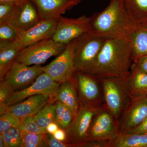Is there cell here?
<instances>
[{
    "instance_id": "cell-8",
    "label": "cell",
    "mask_w": 147,
    "mask_h": 147,
    "mask_svg": "<svg viewBox=\"0 0 147 147\" xmlns=\"http://www.w3.org/2000/svg\"><path fill=\"white\" fill-rule=\"evenodd\" d=\"M76 39L67 43L64 50L60 55L44 67V72L59 84L72 80L76 72L74 50Z\"/></svg>"
},
{
    "instance_id": "cell-9",
    "label": "cell",
    "mask_w": 147,
    "mask_h": 147,
    "mask_svg": "<svg viewBox=\"0 0 147 147\" xmlns=\"http://www.w3.org/2000/svg\"><path fill=\"white\" fill-rule=\"evenodd\" d=\"M60 84L53 81L50 76L43 72L31 85L23 89L15 91L3 102L9 107L19 103L29 97L39 94L45 95L53 99Z\"/></svg>"
},
{
    "instance_id": "cell-14",
    "label": "cell",
    "mask_w": 147,
    "mask_h": 147,
    "mask_svg": "<svg viewBox=\"0 0 147 147\" xmlns=\"http://www.w3.org/2000/svg\"><path fill=\"white\" fill-rule=\"evenodd\" d=\"M72 80L79 93L80 102L96 107L100 105L102 94L99 81L86 73L78 71L74 73Z\"/></svg>"
},
{
    "instance_id": "cell-22",
    "label": "cell",
    "mask_w": 147,
    "mask_h": 147,
    "mask_svg": "<svg viewBox=\"0 0 147 147\" xmlns=\"http://www.w3.org/2000/svg\"><path fill=\"white\" fill-rule=\"evenodd\" d=\"M108 147H147V134L119 132Z\"/></svg>"
},
{
    "instance_id": "cell-16",
    "label": "cell",
    "mask_w": 147,
    "mask_h": 147,
    "mask_svg": "<svg viewBox=\"0 0 147 147\" xmlns=\"http://www.w3.org/2000/svg\"><path fill=\"white\" fill-rule=\"evenodd\" d=\"M45 19H59L80 3L78 0H31Z\"/></svg>"
},
{
    "instance_id": "cell-12",
    "label": "cell",
    "mask_w": 147,
    "mask_h": 147,
    "mask_svg": "<svg viewBox=\"0 0 147 147\" xmlns=\"http://www.w3.org/2000/svg\"><path fill=\"white\" fill-rule=\"evenodd\" d=\"M43 72L44 67L41 65H28L15 61L5 74L3 80L9 84L15 91L31 85Z\"/></svg>"
},
{
    "instance_id": "cell-24",
    "label": "cell",
    "mask_w": 147,
    "mask_h": 147,
    "mask_svg": "<svg viewBox=\"0 0 147 147\" xmlns=\"http://www.w3.org/2000/svg\"><path fill=\"white\" fill-rule=\"evenodd\" d=\"M56 119L55 122L60 128L66 130L69 127L74 118V116L70 110L60 101H54Z\"/></svg>"
},
{
    "instance_id": "cell-29",
    "label": "cell",
    "mask_w": 147,
    "mask_h": 147,
    "mask_svg": "<svg viewBox=\"0 0 147 147\" xmlns=\"http://www.w3.org/2000/svg\"><path fill=\"white\" fill-rule=\"evenodd\" d=\"M21 119L6 113L1 115L0 118V134H3L11 128H19Z\"/></svg>"
},
{
    "instance_id": "cell-31",
    "label": "cell",
    "mask_w": 147,
    "mask_h": 147,
    "mask_svg": "<svg viewBox=\"0 0 147 147\" xmlns=\"http://www.w3.org/2000/svg\"><path fill=\"white\" fill-rule=\"evenodd\" d=\"M15 91L12 87L4 80L1 81L0 103H3Z\"/></svg>"
},
{
    "instance_id": "cell-23",
    "label": "cell",
    "mask_w": 147,
    "mask_h": 147,
    "mask_svg": "<svg viewBox=\"0 0 147 147\" xmlns=\"http://www.w3.org/2000/svg\"><path fill=\"white\" fill-rule=\"evenodd\" d=\"M17 45L13 42L5 46L0 47V79L3 80L5 74L16 61L21 51Z\"/></svg>"
},
{
    "instance_id": "cell-35",
    "label": "cell",
    "mask_w": 147,
    "mask_h": 147,
    "mask_svg": "<svg viewBox=\"0 0 147 147\" xmlns=\"http://www.w3.org/2000/svg\"><path fill=\"white\" fill-rule=\"evenodd\" d=\"M127 132L136 134H147V117L139 125Z\"/></svg>"
},
{
    "instance_id": "cell-4",
    "label": "cell",
    "mask_w": 147,
    "mask_h": 147,
    "mask_svg": "<svg viewBox=\"0 0 147 147\" xmlns=\"http://www.w3.org/2000/svg\"><path fill=\"white\" fill-rule=\"evenodd\" d=\"M119 133V121L116 120L105 104L98 106L94 115L86 141L106 143L113 141Z\"/></svg>"
},
{
    "instance_id": "cell-36",
    "label": "cell",
    "mask_w": 147,
    "mask_h": 147,
    "mask_svg": "<svg viewBox=\"0 0 147 147\" xmlns=\"http://www.w3.org/2000/svg\"><path fill=\"white\" fill-rule=\"evenodd\" d=\"M53 135L56 139L61 142H65L67 138L66 131L61 128L58 129Z\"/></svg>"
},
{
    "instance_id": "cell-32",
    "label": "cell",
    "mask_w": 147,
    "mask_h": 147,
    "mask_svg": "<svg viewBox=\"0 0 147 147\" xmlns=\"http://www.w3.org/2000/svg\"><path fill=\"white\" fill-rule=\"evenodd\" d=\"M16 4L10 2H0V23L5 21L7 17Z\"/></svg>"
},
{
    "instance_id": "cell-18",
    "label": "cell",
    "mask_w": 147,
    "mask_h": 147,
    "mask_svg": "<svg viewBox=\"0 0 147 147\" xmlns=\"http://www.w3.org/2000/svg\"><path fill=\"white\" fill-rule=\"evenodd\" d=\"M58 100L68 108L74 117L79 111L80 100L77 89L73 80L66 81L61 84L53 99Z\"/></svg>"
},
{
    "instance_id": "cell-17",
    "label": "cell",
    "mask_w": 147,
    "mask_h": 147,
    "mask_svg": "<svg viewBox=\"0 0 147 147\" xmlns=\"http://www.w3.org/2000/svg\"><path fill=\"white\" fill-rule=\"evenodd\" d=\"M51 98L43 94L36 95L21 102L9 106L7 113L22 119L34 116L48 103Z\"/></svg>"
},
{
    "instance_id": "cell-25",
    "label": "cell",
    "mask_w": 147,
    "mask_h": 147,
    "mask_svg": "<svg viewBox=\"0 0 147 147\" xmlns=\"http://www.w3.org/2000/svg\"><path fill=\"white\" fill-rule=\"evenodd\" d=\"M33 117L40 126L46 130L49 124L55 122L56 111L54 101L50 100Z\"/></svg>"
},
{
    "instance_id": "cell-2",
    "label": "cell",
    "mask_w": 147,
    "mask_h": 147,
    "mask_svg": "<svg viewBox=\"0 0 147 147\" xmlns=\"http://www.w3.org/2000/svg\"><path fill=\"white\" fill-rule=\"evenodd\" d=\"M134 25L123 0H110L103 10L90 17V32L108 39L127 38Z\"/></svg>"
},
{
    "instance_id": "cell-26",
    "label": "cell",
    "mask_w": 147,
    "mask_h": 147,
    "mask_svg": "<svg viewBox=\"0 0 147 147\" xmlns=\"http://www.w3.org/2000/svg\"><path fill=\"white\" fill-rule=\"evenodd\" d=\"M22 147H47V133L37 134L21 131Z\"/></svg>"
},
{
    "instance_id": "cell-37",
    "label": "cell",
    "mask_w": 147,
    "mask_h": 147,
    "mask_svg": "<svg viewBox=\"0 0 147 147\" xmlns=\"http://www.w3.org/2000/svg\"><path fill=\"white\" fill-rule=\"evenodd\" d=\"M59 128H60V127L57 123L55 122H53L48 125L46 128V130L47 133L53 134Z\"/></svg>"
},
{
    "instance_id": "cell-28",
    "label": "cell",
    "mask_w": 147,
    "mask_h": 147,
    "mask_svg": "<svg viewBox=\"0 0 147 147\" xmlns=\"http://www.w3.org/2000/svg\"><path fill=\"white\" fill-rule=\"evenodd\" d=\"M4 147H19L21 145V133L19 128H11L2 134Z\"/></svg>"
},
{
    "instance_id": "cell-7",
    "label": "cell",
    "mask_w": 147,
    "mask_h": 147,
    "mask_svg": "<svg viewBox=\"0 0 147 147\" xmlns=\"http://www.w3.org/2000/svg\"><path fill=\"white\" fill-rule=\"evenodd\" d=\"M105 104L116 120L119 119L129 99L125 81L117 79L99 80Z\"/></svg>"
},
{
    "instance_id": "cell-11",
    "label": "cell",
    "mask_w": 147,
    "mask_h": 147,
    "mask_svg": "<svg viewBox=\"0 0 147 147\" xmlns=\"http://www.w3.org/2000/svg\"><path fill=\"white\" fill-rule=\"evenodd\" d=\"M90 30V17L83 15L76 18L61 16L52 38L56 42L67 44Z\"/></svg>"
},
{
    "instance_id": "cell-13",
    "label": "cell",
    "mask_w": 147,
    "mask_h": 147,
    "mask_svg": "<svg viewBox=\"0 0 147 147\" xmlns=\"http://www.w3.org/2000/svg\"><path fill=\"white\" fill-rule=\"evenodd\" d=\"M147 117V96L129 98L119 120L120 132H127L140 124Z\"/></svg>"
},
{
    "instance_id": "cell-38",
    "label": "cell",
    "mask_w": 147,
    "mask_h": 147,
    "mask_svg": "<svg viewBox=\"0 0 147 147\" xmlns=\"http://www.w3.org/2000/svg\"><path fill=\"white\" fill-rule=\"evenodd\" d=\"M27 0H0V2H13L16 4H19L24 2Z\"/></svg>"
},
{
    "instance_id": "cell-15",
    "label": "cell",
    "mask_w": 147,
    "mask_h": 147,
    "mask_svg": "<svg viewBox=\"0 0 147 147\" xmlns=\"http://www.w3.org/2000/svg\"><path fill=\"white\" fill-rule=\"evenodd\" d=\"M58 21V19L42 18L34 26L18 35L14 42L21 50L43 40L52 38Z\"/></svg>"
},
{
    "instance_id": "cell-34",
    "label": "cell",
    "mask_w": 147,
    "mask_h": 147,
    "mask_svg": "<svg viewBox=\"0 0 147 147\" xmlns=\"http://www.w3.org/2000/svg\"><path fill=\"white\" fill-rule=\"evenodd\" d=\"M47 147H72L71 145L65 142H61L56 139L53 136V134L47 133V140H46Z\"/></svg>"
},
{
    "instance_id": "cell-40",
    "label": "cell",
    "mask_w": 147,
    "mask_h": 147,
    "mask_svg": "<svg viewBox=\"0 0 147 147\" xmlns=\"http://www.w3.org/2000/svg\"><path fill=\"white\" fill-rule=\"evenodd\" d=\"M79 1V2H81V1H83V0H78Z\"/></svg>"
},
{
    "instance_id": "cell-39",
    "label": "cell",
    "mask_w": 147,
    "mask_h": 147,
    "mask_svg": "<svg viewBox=\"0 0 147 147\" xmlns=\"http://www.w3.org/2000/svg\"><path fill=\"white\" fill-rule=\"evenodd\" d=\"M4 147L3 139V135L0 134V147Z\"/></svg>"
},
{
    "instance_id": "cell-1",
    "label": "cell",
    "mask_w": 147,
    "mask_h": 147,
    "mask_svg": "<svg viewBox=\"0 0 147 147\" xmlns=\"http://www.w3.org/2000/svg\"><path fill=\"white\" fill-rule=\"evenodd\" d=\"M134 61L130 43L126 38H108L86 74L99 81L117 79L125 81Z\"/></svg>"
},
{
    "instance_id": "cell-21",
    "label": "cell",
    "mask_w": 147,
    "mask_h": 147,
    "mask_svg": "<svg viewBox=\"0 0 147 147\" xmlns=\"http://www.w3.org/2000/svg\"><path fill=\"white\" fill-rule=\"evenodd\" d=\"M123 2L134 25H147V0H123Z\"/></svg>"
},
{
    "instance_id": "cell-30",
    "label": "cell",
    "mask_w": 147,
    "mask_h": 147,
    "mask_svg": "<svg viewBox=\"0 0 147 147\" xmlns=\"http://www.w3.org/2000/svg\"><path fill=\"white\" fill-rule=\"evenodd\" d=\"M19 129L21 131L37 134L47 133L46 129L42 128L37 123L33 116L26 117L21 119Z\"/></svg>"
},
{
    "instance_id": "cell-5",
    "label": "cell",
    "mask_w": 147,
    "mask_h": 147,
    "mask_svg": "<svg viewBox=\"0 0 147 147\" xmlns=\"http://www.w3.org/2000/svg\"><path fill=\"white\" fill-rule=\"evenodd\" d=\"M66 45L52 38L43 40L22 49L16 61L28 65H40L52 57L60 55Z\"/></svg>"
},
{
    "instance_id": "cell-3",
    "label": "cell",
    "mask_w": 147,
    "mask_h": 147,
    "mask_svg": "<svg viewBox=\"0 0 147 147\" xmlns=\"http://www.w3.org/2000/svg\"><path fill=\"white\" fill-rule=\"evenodd\" d=\"M108 38L88 32L76 38L74 50L76 71L87 73Z\"/></svg>"
},
{
    "instance_id": "cell-20",
    "label": "cell",
    "mask_w": 147,
    "mask_h": 147,
    "mask_svg": "<svg viewBox=\"0 0 147 147\" xmlns=\"http://www.w3.org/2000/svg\"><path fill=\"white\" fill-rule=\"evenodd\" d=\"M125 84L129 97L147 96V74L130 68Z\"/></svg>"
},
{
    "instance_id": "cell-27",
    "label": "cell",
    "mask_w": 147,
    "mask_h": 147,
    "mask_svg": "<svg viewBox=\"0 0 147 147\" xmlns=\"http://www.w3.org/2000/svg\"><path fill=\"white\" fill-rule=\"evenodd\" d=\"M18 36V33L15 29L7 22L0 23V47L14 42Z\"/></svg>"
},
{
    "instance_id": "cell-6",
    "label": "cell",
    "mask_w": 147,
    "mask_h": 147,
    "mask_svg": "<svg viewBox=\"0 0 147 147\" xmlns=\"http://www.w3.org/2000/svg\"><path fill=\"white\" fill-rule=\"evenodd\" d=\"M98 107L80 102L78 113L70 126L66 130L67 138L65 143L71 145L72 147H83Z\"/></svg>"
},
{
    "instance_id": "cell-33",
    "label": "cell",
    "mask_w": 147,
    "mask_h": 147,
    "mask_svg": "<svg viewBox=\"0 0 147 147\" xmlns=\"http://www.w3.org/2000/svg\"><path fill=\"white\" fill-rule=\"evenodd\" d=\"M131 68L147 74V55L134 60L131 64Z\"/></svg>"
},
{
    "instance_id": "cell-10",
    "label": "cell",
    "mask_w": 147,
    "mask_h": 147,
    "mask_svg": "<svg viewBox=\"0 0 147 147\" xmlns=\"http://www.w3.org/2000/svg\"><path fill=\"white\" fill-rule=\"evenodd\" d=\"M42 18L31 0L16 4L5 22L15 29L18 35L39 22Z\"/></svg>"
},
{
    "instance_id": "cell-19",
    "label": "cell",
    "mask_w": 147,
    "mask_h": 147,
    "mask_svg": "<svg viewBox=\"0 0 147 147\" xmlns=\"http://www.w3.org/2000/svg\"><path fill=\"white\" fill-rule=\"evenodd\" d=\"M134 61L147 55V25H134L127 36Z\"/></svg>"
}]
</instances>
